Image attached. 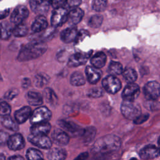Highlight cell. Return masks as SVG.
<instances>
[{
    "label": "cell",
    "instance_id": "6da1fadb",
    "mask_svg": "<svg viewBox=\"0 0 160 160\" xmlns=\"http://www.w3.org/2000/svg\"><path fill=\"white\" fill-rule=\"evenodd\" d=\"M121 144V141L118 136L114 134H108L95 141L92 150L96 153L106 154L118 151Z\"/></svg>",
    "mask_w": 160,
    "mask_h": 160
},
{
    "label": "cell",
    "instance_id": "7a4b0ae2",
    "mask_svg": "<svg viewBox=\"0 0 160 160\" xmlns=\"http://www.w3.org/2000/svg\"><path fill=\"white\" fill-rule=\"evenodd\" d=\"M47 50V45L44 42H32L22 47L18 56L19 61H26L36 59L42 56Z\"/></svg>",
    "mask_w": 160,
    "mask_h": 160
},
{
    "label": "cell",
    "instance_id": "3957f363",
    "mask_svg": "<svg viewBox=\"0 0 160 160\" xmlns=\"http://www.w3.org/2000/svg\"><path fill=\"white\" fill-rule=\"evenodd\" d=\"M121 111L123 116L130 120H134L141 113V109L139 105L134 101H123L121 104Z\"/></svg>",
    "mask_w": 160,
    "mask_h": 160
},
{
    "label": "cell",
    "instance_id": "277c9868",
    "mask_svg": "<svg viewBox=\"0 0 160 160\" xmlns=\"http://www.w3.org/2000/svg\"><path fill=\"white\" fill-rule=\"evenodd\" d=\"M51 118V111L45 106H41L36 108L30 116V122L32 124L46 122Z\"/></svg>",
    "mask_w": 160,
    "mask_h": 160
},
{
    "label": "cell",
    "instance_id": "5b68a950",
    "mask_svg": "<svg viewBox=\"0 0 160 160\" xmlns=\"http://www.w3.org/2000/svg\"><path fill=\"white\" fill-rule=\"evenodd\" d=\"M58 124L69 135V136H81L84 131V129L71 121L60 119L58 121Z\"/></svg>",
    "mask_w": 160,
    "mask_h": 160
},
{
    "label": "cell",
    "instance_id": "8992f818",
    "mask_svg": "<svg viewBox=\"0 0 160 160\" xmlns=\"http://www.w3.org/2000/svg\"><path fill=\"white\" fill-rule=\"evenodd\" d=\"M102 85L104 89L110 94H116L121 88V83L120 80L114 75H108L102 81Z\"/></svg>",
    "mask_w": 160,
    "mask_h": 160
},
{
    "label": "cell",
    "instance_id": "52a82bcc",
    "mask_svg": "<svg viewBox=\"0 0 160 160\" xmlns=\"http://www.w3.org/2000/svg\"><path fill=\"white\" fill-rule=\"evenodd\" d=\"M68 11L64 7L56 8L51 16V25L55 28L62 26L68 21Z\"/></svg>",
    "mask_w": 160,
    "mask_h": 160
},
{
    "label": "cell",
    "instance_id": "ba28073f",
    "mask_svg": "<svg viewBox=\"0 0 160 160\" xmlns=\"http://www.w3.org/2000/svg\"><path fill=\"white\" fill-rule=\"evenodd\" d=\"M140 94L139 86L134 83H128L124 88L122 92V98L124 101H134Z\"/></svg>",
    "mask_w": 160,
    "mask_h": 160
},
{
    "label": "cell",
    "instance_id": "9c48e42d",
    "mask_svg": "<svg viewBox=\"0 0 160 160\" xmlns=\"http://www.w3.org/2000/svg\"><path fill=\"white\" fill-rule=\"evenodd\" d=\"M28 139L33 145L42 149H50L52 146V141L46 135L31 134Z\"/></svg>",
    "mask_w": 160,
    "mask_h": 160
},
{
    "label": "cell",
    "instance_id": "30bf717a",
    "mask_svg": "<svg viewBox=\"0 0 160 160\" xmlns=\"http://www.w3.org/2000/svg\"><path fill=\"white\" fill-rule=\"evenodd\" d=\"M159 84L155 81L148 82L144 86L143 92L145 97L149 100H156L159 97Z\"/></svg>",
    "mask_w": 160,
    "mask_h": 160
},
{
    "label": "cell",
    "instance_id": "8fae6325",
    "mask_svg": "<svg viewBox=\"0 0 160 160\" xmlns=\"http://www.w3.org/2000/svg\"><path fill=\"white\" fill-rule=\"evenodd\" d=\"M29 16V10L28 8L22 5L17 6L12 12L10 18L11 21L15 24H18L22 22Z\"/></svg>",
    "mask_w": 160,
    "mask_h": 160
},
{
    "label": "cell",
    "instance_id": "7c38bea8",
    "mask_svg": "<svg viewBox=\"0 0 160 160\" xmlns=\"http://www.w3.org/2000/svg\"><path fill=\"white\" fill-rule=\"evenodd\" d=\"M31 10L38 15H44L49 9V2L48 0H31L29 2Z\"/></svg>",
    "mask_w": 160,
    "mask_h": 160
},
{
    "label": "cell",
    "instance_id": "4fadbf2b",
    "mask_svg": "<svg viewBox=\"0 0 160 160\" xmlns=\"http://www.w3.org/2000/svg\"><path fill=\"white\" fill-rule=\"evenodd\" d=\"M6 144L10 149L18 151L24 148L25 146V141L21 134L16 133L9 137Z\"/></svg>",
    "mask_w": 160,
    "mask_h": 160
},
{
    "label": "cell",
    "instance_id": "5bb4252c",
    "mask_svg": "<svg viewBox=\"0 0 160 160\" xmlns=\"http://www.w3.org/2000/svg\"><path fill=\"white\" fill-rule=\"evenodd\" d=\"M159 151L158 148L153 144H148L139 151V156L144 160L152 159L158 157Z\"/></svg>",
    "mask_w": 160,
    "mask_h": 160
},
{
    "label": "cell",
    "instance_id": "9a60e30c",
    "mask_svg": "<svg viewBox=\"0 0 160 160\" xmlns=\"http://www.w3.org/2000/svg\"><path fill=\"white\" fill-rule=\"evenodd\" d=\"M51 137L53 142L56 144L61 146L67 145L69 141V135L64 131L59 128L55 129L52 131Z\"/></svg>",
    "mask_w": 160,
    "mask_h": 160
},
{
    "label": "cell",
    "instance_id": "2e32d148",
    "mask_svg": "<svg viewBox=\"0 0 160 160\" xmlns=\"http://www.w3.org/2000/svg\"><path fill=\"white\" fill-rule=\"evenodd\" d=\"M85 73L88 81L92 84L97 83L101 79L102 75L101 71L99 69L91 66H88L86 68Z\"/></svg>",
    "mask_w": 160,
    "mask_h": 160
},
{
    "label": "cell",
    "instance_id": "e0dca14e",
    "mask_svg": "<svg viewBox=\"0 0 160 160\" xmlns=\"http://www.w3.org/2000/svg\"><path fill=\"white\" fill-rule=\"evenodd\" d=\"M89 58V54L81 52L75 53L70 56L68 61L69 67H77L84 64Z\"/></svg>",
    "mask_w": 160,
    "mask_h": 160
},
{
    "label": "cell",
    "instance_id": "ac0fdd59",
    "mask_svg": "<svg viewBox=\"0 0 160 160\" xmlns=\"http://www.w3.org/2000/svg\"><path fill=\"white\" fill-rule=\"evenodd\" d=\"M31 113V109L29 106H24L19 109L14 113L16 121L19 124L24 123L28 120V119L30 118Z\"/></svg>",
    "mask_w": 160,
    "mask_h": 160
},
{
    "label": "cell",
    "instance_id": "d6986e66",
    "mask_svg": "<svg viewBox=\"0 0 160 160\" xmlns=\"http://www.w3.org/2000/svg\"><path fill=\"white\" fill-rule=\"evenodd\" d=\"M78 31L75 27L68 28L64 29L60 35L61 39L65 43H69L74 41L78 35Z\"/></svg>",
    "mask_w": 160,
    "mask_h": 160
},
{
    "label": "cell",
    "instance_id": "ffe728a7",
    "mask_svg": "<svg viewBox=\"0 0 160 160\" xmlns=\"http://www.w3.org/2000/svg\"><path fill=\"white\" fill-rule=\"evenodd\" d=\"M51 126L48 122H42L32 124L30 128V131L32 134H41L46 135L51 130Z\"/></svg>",
    "mask_w": 160,
    "mask_h": 160
},
{
    "label": "cell",
    "instance_id": "44dd1931",
    "mask_svg": "<svg viewBox=\"0 0 160 160\" xmlns=\"http://www.w3.org/2000/svg\"><path fill=\"white\" fill-rule=\"evenodd\" d=\"M66 156V150L62 148H51L47 155L49 160H65Z\"/></svg>",
    "mask_w": 160,
    "mask_h": 160
},
{
    "label": "cell",
    "instance_id": "7402d4cb",
    "mask_svg": "<svg viewBox=\"0 0 160 160\" xmlns=\"http://www.w3.org/2000/svg\"><path fill=\"white\" fill-rule=\"evenodd\" d=\"M48 25V23L45 16L43 15H39L35 18L32 24L31 29L34 32H39L46 29Z\"/></svg>",
    "mask_w": 160,
    "mask_h": 160
},
{
    "label": "cell",
    "instance_id": "603a6c76",
    "mask_svg": "<svg viewBox=\"0 0 160 160\" xmlns=\"http://www.w3.org/2000/svg\"><path fill=\"white\" fill-rule=\"evenodd\" d=\"M84 11L79 8H76L68 12V21L72 24L79 23L84 16Z\"/></svg>",
    "mask_w": 160,
    "mask_h": 160
},
{
    "label": "cell",
    "instance_id": "cb8c5ba5",
    "mask_svg": "<svg viewBox=\"0 0 160 160\" xmlns=\"http://www.w3.org/2000/svg\"><path fill=\"white\" fill-rule=\"evenodd\" d=\"M106 56L103 52H98L91 59V63L94 68H102L106 64Z\"/></svg>",
    "mask_w": 160,
    "mask_h": 160
},
{
    "label": "cell",
    "instance_id": "d4e9b609",
    "mask_svg": "<svg viewBox=\"0 0 160 160\" xmlns=\"http://www.w3.org/2000/svg\"><path fill=\"white\" fill-rule=\"evenodd\" d=\"M28 103L32 106H39L43 102L42 96L38 92L29 91L26 94Z\"/></svg>",
    "mask_w": 160,
    "mask_h": 160
},
{
    "label": "cell",
    "instance_id": "484cf974",
    "mask_svg": "<svg viewBox=\"0 0 160 160\" xmlns=\"http://www.w3.org/2000/svg\"><path fill=\"white\" fill-rule=\"evenodd\" d=\"M12 28L7 21H3L0 23V38L2 40L8 39L11 35Z\"/></svg>",
    "mask_w": 160,
    "mask_h": 160
},
{
    "label": "cell",
    "instance_id": "4316f807",
    "mask_svg": "<svg viewBox=\"0 0 160 160\" xmlns=\"http://www.w3.org/2000/svg\"><path fill=\"white\" fill-rule=\"evenodd\" d=\"M44 97L47 103L51 106H55L58 102V97L54 91L49 88H45L44 90Z\"/></svg>",
    "mask_w": 160,
    "mask_h": 160
},
{
    "label": "cell",
    "instance_id": "83f0119b",
    "mask_svg": "<svg viewBox=\"0 0 160 160\" xmlns=\"http://www.w3.org/2000/svg\"><path fill=\"white\" fill-rule=\"evenodd\" d=\"M70 83L74 86H81L86 83V80L81 72L76 71L74 72L71 76Z\"/></svg>",
    "mask_w": 160,
    "mask_h": 160
},
{
    "label": "cell",
    "instance_id": "f1b7e54d",
    "mask_svg": "<svg viewBox=\"0 0 160 160\" xmlns=\"http://www.w3.org/2000/svg\"><path fill=\"white\" fill-rule=\"evenodd\" d=\"M1 123L4 127L9 130L17 131L19 129L18 122H15L9 115L3 116L1 119Z\"/></svg>",
    "mask_w": 160,
    "mask_h": 160
},
{
    "label": "cell",
    "instance_id": "f546056e",
    "mask_svg": "<svg viewBox=\"0 0 160 160\" xmlns=\"http://www.w3.org/2000/svg\"><path fill=\"white\" fill-rule=\"evenodd\" d=\"M96 134V128L94 127H88L84 129V131L81 136L85 143H89L93 141Z\"/></svg>",
    "mask_w": 160,
    "mask_h": 160
},
{
    "label": "cell",
    "instance_id": "4dcf8cb0",
    "mask_svg": "<svg viewBox=\"0 0 160 160\" xmlns=\"http://www.w3.org/2000/svg\"><path fill=\"white\" fill-rule=\"evenodd\" d=\"M108 71L111 75H119L123 71L122 64L116 61H111L108 66Z\"/></svg>",
    "mask_w": 160,
    "mask_h": 160
},
{
    "label": "cell",
    "instance_id": "1f68e13d",
    "mask_svg": "<svg viewBox=\"0 0 160 160\" xmlns=\"http://www.w3.org/2000/svg\"><path fill=\"white\" fill-rule=\"evenodd\" d=\"M122 73L124 79L129 83L135 82L138 78V74L136 71L131 68H126Z\"/></svg>",
    "mask_w": 160,
    "mask_h": 160
},
{
    "label": "cell",
    "instance_id": "d6a6232c",
    "mask_svg": "<svg viewBox=\"0 0 160 160\" xmlns=\"http://www.w3.org/2000/svg\"><path fill=\"white\" fill-rule=\"evenodd\" d=\"M28 32V28L27 26L21 22L18 24H16V26L12 29V33L16 37H24L25 36Z\"/></svg>",
    "mask_w": 160,
    "mask_h": 160
},
{
    "label": "cell",
    "instance_id": "836d02e7",
    "mask_svg": "<svg viewBox=\"0 0 160 160\" xmlns=\"http://www.w3.org/2000/svg\"><path fill=\"white\" fill-rule=\"evenodd\" d=\"M26 155L28 160H41L43 159L42 153L35 148H29Z\"/></svg>",
    "mask_w": 160,
    "mask_h": 160
},
{
    "label": "cell",
    "instance_id": "e575fe53",
    "mask_svg": "<svg viewBox=\"0 0 160 160\" xmlns=\"http://www.w3.org/2000/svg\"><path fill=\"white\" fill-rule=\"evenodd\" d=\"M49 78L48 75L40 73L37 74L34 78V84L37 87L42 88L48 82Z\"/></svg>",
    "mask_w": 160,
    "mask_h": 160
},
{
    "label": "cell",
    "instance_id": "d590c367",
    "mask_svg": "<svg viewBox=\"0 0 160 160\" xmlns=\"http://www.w3.org/2000/svg\"><path fill=\"white\" fill-rule=\"evenodd\" d=\"M103 21V18L101 15L96 14L92 16L88 22V24L92 28H98L101 26Z\"/></svg>",
    "mask_w": 160,
    "mask_h": 160
},
{
    "label": "cell",
    "instance_id": "8d00e7d4",
    "mask_svg": "<svg viewBox=\"0 0 160 160\" xmlns=\"http://www.w3.org/2000/svg\"><path fill=\"white\" fill-rule=\"evenodd\" d=\"M107 4V0H93L92 2V8L96 11L101 12L105 10Z\"/></svg>",
    "mask_w": 160,
    "mask_h": 160
},
{
    "label": "cell",
    "instance_id": "74e56055",
    "mask_svg": "<svg viewBox=\"0 0 160 160\" xmlns=\"http://www.w3.org/2000/svg\"><path fill=\"white\" fill-rule=\"evenodd\" d=\"M82 3V0H66L63 7L67 10H71L78 6Z\"/></svg>",
    "mask_w": 160,
    "mask_h": 160
},
{
    "label": "cell",
    "instance_id": "f35d334b",
    "mask_svg": "<svg viewBox=\"0 0 160 160\" xmlns=\"http://www.w3.org/2000/svg\"><path fill=\"white\" fill-rule=\"evenodd\" d=\"M11 106L5 101L0 99V116H7L11 112Z\"/></svg>",
    "mask_w": 160,
    "mask_h": 160
},
{
    "label": "cell",
    "instance_id": "ab89813d",
    "mask_svg": "<svg viewBox=\"0 0 160 160\" xmlns=\"http://www.w3.org/2000/svg\"><path fill=\"white\" fill-rule=\"evenodd\" d=\"M87 95L92 98H98L103 95V91L100 88H93L88 90Z\"/></svg>",
    "mask_w": 160,
    "mask_h": 160
},
{
    "label": "cell",
    "instance_id": "60d3db41",
    "mask_svg": "<svg viewBox=\"0 0 160 160\" xmlns=\"http://www.w3.org/2000/svg\"><path fill=\"white\" fill-rule=\"evenodd\" d=\"M144 106L151 111H157L159 108V104L156 100H149L146 102L144 104Z\"/></svg>",
    "mask_w": 160,
    "mask_h": 160
},
{
    "label": "cell",
    "instance_id": "b9f144b4",
    "mask_svg": "<svg viewBox=\"0 0 160 160\" xmlns=\"http://www.w3.org/2000/svg\"><path fill=\"white\" fill-rule=\"evenodd\" d=\"M19 91L16 88H12L8 90L4 94V98L8 100H11L18 96Z\"/></svg>",
    "mask_w": 160,
    "mask_h": 160
},
{
    "label": "cell",
    "instance_id": "7bdbcfd3",
    "mask_svg": "<svg viewBox=\"0 0 160 160\" xmlns=\"http://www.w3.org/2000/svg\"><path fill=\"white\" fill-rule=\"evenodd\" d=\"M149 116V115L148 114H141L133 120L134 123L136 124H142L148 119Z\"/></svg>",
    "mask_w": 160,
    "mask_h": 160
},
{
    "label": "cell",
    "instance_id": "ee69618b",
    "mask_svg": "<svg viewBox=\"0 0 160 160\" xmlns=\"http://www.w3.org/2000/svg\"><path fill=\"white\" fill-rule=\"evenodd\" d=\"M66 0H49V4L52 6L54 9L58 8L60 7H63Z\"/></svg>",
    "mask_w": 160,
    "mask_h": 160
},
{
    "label": "cell",
    "instance_id": "f6af8a7d",
    "mask_svg": "<svg viewBox=\"0 0 160 160\" xmlns=\"http://www.w3.org/2000/svg\"><path fill=\"white\" fill-rule=\"evenodd\" d=\"M89 35V32L88 31L82 29L80 32H78V35L76 36V38L74 41V42H79L81 41H82L86 36Z\"/></svg>",
    "mask_w": 160,
    "mask_h": 160
},
{
    "label": "cell",
    "instance_id": "bcb514c9",
    "mask_svg": "<svg viewBox=\"0 0 160 160\" xmlns=\"http://www.w3.org/2000/svg\"><path fill=\"white\" fill-rule=\"evenodd\" d=\"M9 137V136L7 132L0 130V146L4 145L7 142Z\"/></svg>",
    "mask_w": 160,
    "mask_h": 160
},
{
    "label": "cell",
    "instance_id": "7dc6e473",
    "mask_svg": "<svg viewBox=\"0 0 160 160\" xmlns=\"http://www.w3.org/2000/svg\"><path fill=\"white\" fill-rule=\"evenodd\" d=\"M9 12V8H5L4 7H0V19L6 18Z\"/></svg>",
    "mask_w": 160,
    "mask_h": 160
},
{
    "label": "cell",
    "instance_id": "c3c4849f",
    "mask_svg": "<svg viewBox=\"0 0 160 160\" xmlns=\"http://www.w3.org/2000/svg\"><path fill=\"white\" fill-rule=\"evenodd\" d=\"M89 156V154L87 152H83L79 154L74 160H86L88 159Z\"/></svg>",
    "mask_w": 160,
    "mask_h": 160
},
{
    "label": "cell",
    "instance_id": "681fc988",
    "mask_svg": "<svg viewBox=\"0 0 160 160\" xmlns=\"http://www.w3.org/2000/svg\"><path fill=\"white\" fill-rule=\"evenodd\" d=\"M31 84V81L29 78H24L23 80L22 81V86L24 88H27L29 86V85Z\"/></svg>",
    "mask_w": 160,
    "mask_h": 160
},
{
    "label": "cell",
    "instance_id": "f907efd6",
    "mask_svg": "<svg viewBox=\"0 0 160 160\" xmlns=\"http://www.w3.org/2000/svg\"><path fill=\"white\" fill-rule=\"evenodd\" d=\"M8 160H24V159L21 156L16 155V156H11L8 159Z\"/></svg>",
    "mask_w": 160,
    "mask_h": 160
},
{
    "label": "cell",
    "instance_id": "816d5d0a",
    "mask_svg": "<svg viewBox=\"0 0 160 160\" xmlns=\"http://www.w3.org/2000/svg\"><path fill=\"white\" fill-rule=\"evenodd\" d=\"M0 160H6V157L2 154H0Z\"/></svg>",
    "mask_w": 160,
    "mask_h": 160
},
{
    "label": "cell",
    "instance_id": "f5cc1de1",
    "mask_svg": "<svg viewBox=\"0 0 160 160\" xmlns=\"http://www.w3.org/2000/svg\"><path fill=\"white\" fill-rule=\"evenodd\" d=\"M129 160H138V159L137 158H131Z\"/></svg>",
    "mask_w": 160,
    "mask_h": 160
},
{
    "label": "cell",
    "instance_id": "db71d44e",
    "mask_svg": "<svg viewBox=\"0 0 160 160\" xmlns=\"http://www.w3.org/2000/svg\"><path fill=\"white\" fill-rule=\"evenodd\" d=\"M1 80V75H0V81Z\"/></svg>",
    "mask_w": 160,
    "mask_h": 160
},
{
    "label": "cell",
    "instance_id": "11a10c76",
    "mask_svg": "<svg viewBox=\"0 0 160 160\" xmlns=\"http://www.w3.org/2000/svg\"><path fill=\"white\" fill-rule=\"evenodd\" d=\"M41 160H44V159H41Z\"/></svg>",
    "mask_w": 160,
    "mask_h": 160
}]
</instances>
